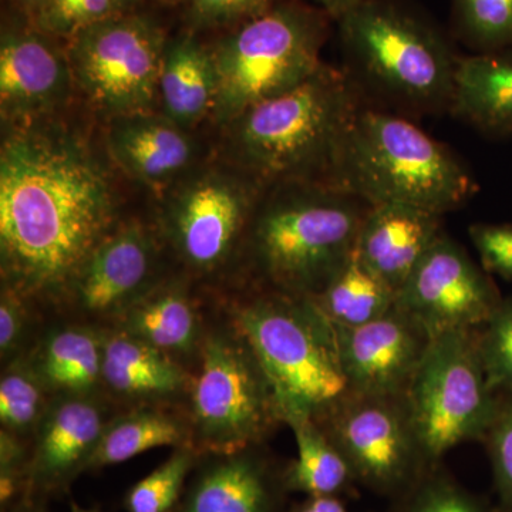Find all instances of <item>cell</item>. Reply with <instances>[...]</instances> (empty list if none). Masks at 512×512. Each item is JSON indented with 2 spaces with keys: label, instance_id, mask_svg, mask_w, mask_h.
I'll use <instances>...</instances> for the list:
<instances>
[{
  "label": "cell",
  "instance_id": "cell-1",
  "mask_svg": "<svg viewBox=\"0 0 512 512\" xmlns=\"http://www.w3.org/2000/svg\"><path fill=\"white\" fill-rule=\"evenodd\" d=\"M123 221L103 165L82 138L43 120L0 148V276L55 316L83 266Z\"/></svg>",
  "mask_w": 512,
  "mask_h": 512
},
{
  "label": "cell",
  "instance_id": "cell-2",
  "mask_svg": "<svg viewBox=\"0 0 512 512\" xmlns=\"http://www.w3.org/2000/svg\"><path fill=\"white\" fill-rule=\"evenodd\" d=\"M369 208L367 202L332 183L265 188L229 289L255 288L313 298L355 254Z\"/></svg>",
  "mask_w": 512,
  "mask_h": 512
},
{
  "label": "cell",
  "instance_id": "cell-3",
  "mask_svg": "<svg viewBox=\"0 0 512 512\" xmlns=\"http://www.w3.org/2000/svg\"><path fill=\"white\" fill-rule=\"evenodd\" d=\"M343 72L366 106L410 120L450 111L460 55L400 0H362L339 19Z\"/></svg>",
  "mask_w": 512,
  "mask_h": 512
},
{
  "label": "cell",
  "instance_id": "cell-4",
  "mask_svg": "<svg viewBox=\"0 0 512 512\" xmlns=\"http://www.w3.org/2000/svg\"><path fill=\"white\" fill-rule=\"evenodd\" d=\"M363 104L342 67L322 63L298 86L225 126L232 165L265 188L335 184L340 148Z\"/></svg>",
  "mask_w": 512,
  "mask_h": 512
},
{
  "label": "cell",
  "instance_id": "cell-5",
  "mask_svg": "<svg viewBox=\"0 0 512 512\" xmlns=\"http://www.w3.org/2000/svg\"><path fill=\"white\" fill-rule=\"evenodd\" d=\"M214 296L255 350L285 424L323 419L353 396L336 328L312 299L255 288Z\"/></svg>",
  "mask_w": 512,
  "mask_h": 512
},
{
  "label": "cell",
  "instance_id": "cell-6",
  "mask_svg": "<svg viewBox=\"0 0 512 512\" xmlns=\"http://www.w3.org/2000/svg\"><path fill=\"white\" fill-rule=\"evenodd\" d=\"M333 183L372 205L404 204L444 215L478 191L446 144L416 121L363 104L350 124Z\"/></svg>",
  "mask_w": 512,
  "mask_h": 512
},
{
  "label": "cell",
  "instance_id": "cell-7",
  "mask_svg": "<svg viewBox=\"0 0 512 512\" xmlns=\"http://www.w3.org/2000/svg\"><path fill=\"white\" fill-rule=\"evenodd\" d=\"M332 22L312 3L284 0L218 40L211 49L217 120L228 126L249 107L308 79L323 63L320 53Z\"/></svg>",
  "mask_w": 512,
  "mask_h": 512
},
{
  "label": "cell",
  "instance_id": "cell-8",
  "mask_svg": "<svg viewBox=\"0 0 512 512\" xmlns=\"http://www.w3.org/2000/svg\"><path fill=\"white\" fill-rule=\"evenodd\" d=\"M188 414L192 447L200 454L266 444L285 424L255 350L217 298L194 372Z\"/></svg>",
  "mask_w": 512,
  "mask_h": 512
},
{
  "label": "cell",
  "instance_id": "cell-9",
  "mask_svg": "<svg viewBox=\"0 0 512 512\" xmlns=\"http://www.w3.org/2000/svg\"><path fill=\"white\" fill-rule=\"evenodd\" d=\"M264 191L234 165L202 171L181 184L153 224L171 271L212 295L228 291Z\"/></svg>",
  "mask_w": 512,
  "mask_h": 512
},
{
  "label": "cell",
  "instance_id": "cell-10",
  "mask_svg": "<svg viewBox=\"0 0 512 512\" xmlns=\"http://www.w3.org/2000/svg\"><path fill=\"white\" fill-rule=\"evenodd\" d=\"M404 402L430 466L460 444L483 441L498 394L485 376L476 330L431 338Z\"/></svg>",
  "mask_w": 512,
  "mask_h": 512
},
{
  "label": "cell",
  "instance_id": "cell-11",
  "mask_svg": "<svg viewBox=\"0 0 512 512\" xmlns=\"http://www.w3.org/2000/svg\"><path fill=\"white\" fill-rule=\"evenodd\" d=\"M167 36L150 16L120 13L69 39L74 83L113 119L150 113L158 97Z\"/></svg>",
  "mask_w": 512,
  "mask_h": 512
},
{
  "label": "cell",
  "instance_id": "cell-12",
  "mask_svg": "<svg viewBox=\"0 0 512 512\" xmlns=\"http://www.w3.org/2000/svg\"><path fill=\"white\" fill-rule=\"evenodd\" d=\"M316 423L348 460L357 483L375 493L399 498L433 467L404 396L353 394Z\"/></svg>",
  "mask_w": 512,
  "mask_h": 512
},
{
  "label": "cell",
  "instance_id": "cell-13",
  "mask_svg": "<svg viewBox=\"0 0 512 512\" xmlns=\"http://www.w3.org/2000/svg\"><path fill=\"white\" fill-rule=\"evenodd\" d=\"M170 272L156 227L123 220L90 256L55 316L114 328Z\"/></svg>",
  "mask_w": 512,
  "mask_h": 512
},
{
  "label": "cell",
  "instance_id": "cell-14",
  "mask_svg": "<svg viewBox=\"0 0 512 512\" xmlns=\"http://www.w3.org/2000/svg\"><path fill=\"white\" fill-rule=\"evenodd\" d=\"M501 301L491 275L444 232L396 296L397 308L431 338L480 329Z\"/></svg>",
  "mask_w": 512,
  "mask_h": 512
},
{
  "label": "cell",
  "instance_id": "cell-15",
  "mask_svg": "<svg viewBox=\"0 0 512 512\" xmlns=\"http://www.w3.org/2000/svg\"><path fill=\"white\" fill-rule=\"evenodd\" d=\"M117 413L104 394L55 396L30 446L28 495L49 500L89 473L107 423Z\"/></svg>",
  "mask_w": 512,
  "mask_h": 512
},
{
  "label": "cell",
  "instance_id": "cell-16",
  "mask_svg": "<svg viewBox=\"0 0 512 512\" xmlns=\"http://www.w3.org/2000/svg\"><path fill=\"white\" fill-rule=\"evenodd\" d=\"M35 26H8L0 39V111L10 126L43 120L69 99L67 50Z\"/></svg>",
  "mask_w": 512,
  "mask_h": 512
},
{
  "label": "cell",
  "instance_id": "cell-17",
  "mask_svg": "<svg viewBox=\"0 0 512 512\" xmlns=\"http://www.w3.org/2000/svg\"><path fill=\"white\" fill-rule=\"evenodd\" d=\"M336 335L357 396L403 397L431 342L429 333L396 305L373 322L336 328Z\"/></svg>",
  "mask_w": 512,
  "mask_h": 512
},
{
  "label": "cell",
  "instance_id": "cell-18",
  "mask_svg": "<svg viewBox=\"0 0 512 512\" xmlns=\"http://www.w3.org/2000/svg\"><path fill=\"white\" fill-rule=\"evenodd\" d=\"M284 471L266 444L201 454L174 512H284Z\"/></svg>",
  "mask_w": 512,
  "mask_h": 512
},
{
  "label": "cell",
  "instance_id": "cell-19",
  "mask_svg": "<svg viewBox=\"0 0 512 512\" xmlns=\"http://www.w3.org/2000/svg\"><path fill=\"white\" fill-rule=\"evenodd\" d=\"M214 309L212 293L185 276L170 272L111 329L167 353L194 375Z\"/></svg>",
  "mask_w": 512,
  "mask_h": 512
},
{
  "label": "cell",
  "instance_id": "cell-20",
  "mask_svg": "<svg viewBox=\"0 0 512 512\" xmlns=\"http://www.w3.org/2000/svg\"><path fill=\"white\" fill-rule=\"evenodd\" d=\"M194 375L174 357L117 329L104 330L101 390L117 412L137 407L188 409Z\"/></svg>",
  "mask_w": 512,
  "mask_h": 512
},
{
  "label": "cell",
  "instance_id": "cell-21",
  "mask_svg": "<svg viewBox=\"0 0 512 512\" xmlns=\"http://www.w3.org/2000/svg\"><path fill=\"white\" fill-rule=\"evenodd\" d=\"M443 215L404 204L372 205L356 242V255L399 292L437 238Z\"/></svg>",
  "mask_w": 512,
  "mask_h": 512
},
{
  "label": "cell",
  "instance_id": "cell-22",
  "mask_svg": "<svg viewBox=\"0 0 512 512\" xmlns=\"http://www.w3.org/2000/svg\"><path fill=\"white\" fill-rule=\"evenodd\" d=\"M107 148L124 173L153 188L180 177L195 156L194 141L185 128L151 113L113 119Z\"/></svg>",
  "mask_w": 512,
  "mask_h": 512
},
{
  "label": "cell",
  "instance_id": "cell-23",
  "mask_svg": "<svg viewBox=\"0 0 512 512\" xmlns=\"http://www.w3.org/2000/svg\"><path fill=\"white\" fill-rule=\"evenodd\" d=\"M104 329L52 316L28 359L53 396L103 394Z\"/></svg>",
  "mask_w": 512,
  "mask_h": 512
},
{
  "label": "cell",
  "instance_id": "cell-24",
  "mask_svg": "<svg viewBox=\"0 0 512 512\" xmlns=\"http://www.w3.org/2000/svg\"><path fill=\"white\" fill-rule=\"evenodd\" d=\"M448 113L485 136H512V52L461 56Z\"/></svg>",
  "mask_w": 512,
  "mask_h": 512
},
{
  "label": "cell",
  "instance_id": "cell-25",
  "mask_svg": "<svg viewBox=\"0 0 512 512\" xmlns=\"http://www.w3.org/2000/svg\"><path fill=\"white\" fill-rule=\"evenodd\" d=\"M217 90L211 49L192 35L168 40L158 87L164 116L187 130L214 111Z\"/></svg>",
  "mask_w": 512,
  "mask_h": 512
},
{
  "label": "cell",
  "instance_id": "cell-26",
  "mask_svg": "<svg viewBox=\"0 0 512 512\" xmlns=\"http://www.w3.org/2000/svg\"><path fill=\"white\" fill-rule=\"evenodd\" d=\"M192 447L190 414L185 407H137L121 410L104 430L90 471L124 463L161 447Z\"/></svg>",
  "mask_w": 512,
  "mask_h": 512
},
{
  "label": "cell",
  "instance_id": "cell-27",
  "mask_svg": "<svg viewBox=\"0 0 512 512\" xmlns=\"http://www.w3.org/2000/svg\"><path fill=\"white\" fill-rule=\"evenodd\" d=\"M296 441L295 460L285 466L288 493L306 497H340L357 483L348 460L328 434L311 417H296L286 423Z\"/></svg>",
  "mask_w": 512,
  "mask_h": 512
},
{
  "label": "cell",
  "instance_id": "cell-28",
  "mask_svg": "<svg viewBox=\"0 0 512 512\" xmlns=\"http://www.w3.org/2000/svg\"><path fill=\"white\" fill-rule=\"evenodd\" d=\"M397 293L353 254L313 303L336 328H355L382 318L396 305Z\"/></svg>",
  "mask_w": 512,
  "mask_h": 512
},
{
  "label": "cell",
  "instance_id": "cell-29",
  "mask_svg": "<svg viewBox=\"0 0 512 512\" xmlns=\"http://www.w3.org/2000/svg\"><path fill=\"white\" fill-rule=\"evenodd\" d=\"M0 367V430L32 446L55 396L37 376L28 356Z\"/></svg>",
  "mask_w": 512,
  "mask_h": 512
},
{
  "label": "cell",
  "instance_id": "cell-30",
  "mask_svg": "<svg viewBox=\"0 0 512 512\" xmlns=\"http://www.w3.org/2000/svg\"><path fill=\"white\" fill-rule=\"evenodd\" d=\"M456 35L474 53L512 52V0H451Z\"/></svg>",
  "mask_w": 512,
  "mask_h": 512
},
{
  "label": "cell",
  "instance_id": "cell-31",
  "mask_svg": "<svg viewBox=\"0 0 512 512\" xmlns=\"http://www.w3.org/2000/svg\"><path fill=\"white\" fill-rule=\"evenodd\" d=\"M201 454L194 447L173 448L171 456L127 491V512H174Z\"/></svg>",
  "mask_w": 512,
  "mask_h": 512
},
{
  "label": "cell",
  "instance_id": "cell-32",
  "mask_svg": "<svg viewBox=\"0 0 512 512\" xmlns=\"http://www.w3.org/2000/svg\"><path fill=\"white\" fill-rule=\"evenodd\" d=\"M476 333L478 353L491 389L498 396H512V298H503Z\"/></svg>",
  "mask_w": 512,
  "mask_h": 512
},
{
  "label": "cell",
  "instance_id": "cell-33",
  "mask_svg": "<svg viewBox=\"0 0 512 512\" xmlns=\"http://www.w3.org/2000/svg\"><path fill=\"white\" fill-rule=\"evenodd\" d=\"M47 319L35 303L0 286V365L28 356Z\"/></svg>",
  "mask_w": 512,
  "mask_h": 512
},
{
  "label": "cell",
  "instance_id": "cell-34",
  "mask_svg": "<svg viewBox=\"0 0 512 512\" xmlns=\"http://www.w3.org/2000/svg\"><path fill=\"white\" fill-rule=\"evenodd\" d=\"M126 0H43L30 16L32 25L52 37H70L127 8Z\"/></svg>",
  "mask_w": 512,
  "mask_h": 512
},
{
  "label": "cell",
  "instance_id": "cell-35",
  "mask_svg": "<svg viewBox=\"0 0 512 512\" xmlns=\"http://www.w3.org/2000/svg\"><path fill=\"white\" fill-rule=\"evenodd\" d=\"M397 501L396 512H487L474 495L441 473L439 466L431 467Z\"/></svg>",
  "mask_w": 512,
  "mask_h": 512
},
{
  "label": "cell",
  "instance_id": "cell-36",
  "mask_svg": "<svg viewBox=\"0 0 512 512\" xmlns=\"http://www.w3.org/2000/svg\"><path fill=\"white\" fill-rule=\"evenodd\" d=\"M483 443L490 457L501 508L512 512V396H498L497 410Z\"/></svg>",
  "mask_w": 512,
  "mask_h": 512
},
{
  "label": "cell",
  "instance_id": "cell-37",
  "mask_svg": "<svg viewBox=\"0 0 512 512\" xmlns=\"http://www.w3.org/2000/svg\"><path fill=\"white\" fill-rule=\"evenodd\" d=\"M188 19L197 28H235L284 0H183Z\"/></svg>",
  "mask_w": 512,
  "mask_h": 512
},
{
  "label": "cell",
  "instance_id": "cell-38",
  "mask_svg": "<svg viewBox=\"0 0 512 512\" xmlns=\"http://www.w3.org/2000/svg\"><path fill=\"white\" fill-rule=\"evenodd\" d=\"M30 444L0 430V510L28 495Z\"/></svg>",
  "mask_w": 512,
  "mask_h": 512
},
{
  "label": "cell",
  "instance_id": "cell-39",
  "mask_svg": "<svg viewBox=\"0 0 512 512\" xmlns=\"http://www.w3.org/2000/svg\"><path fill=\"white\" fill-rule=\"evenodd\" d=\"M471 242L488 274L512 279V225L473 224L468 228Z\"/></svg>",
  "mask_w": 512,
  "mask_h": 512
},
{
  "label": "cell",
  "instance_id": "cell-40",
  "mask_svg": "<svg viewBox=\"0 0 512 512\" xmlns=\"http://www.w3.org/2000/svg\"><path fill=\"white\" fill-rule=\"evenodd\" d=\"M293 512H349L340 497H306Z\"/></svg>",
  "mask_w": 512,
  "mask_h": 512
},
{
  "label": "cell",
  "instance_id": "cell-41",
  "mask_svg": "<svg viewBox=\"0 0 512 512\" xmlns=\"http://www.w3.org/2000/svg\"><path fill=\"white\" fill-rule=\"evenodd\" d=\"M309 2L328 13L333 22H338L362 0H309Z\"/></svg>",
  "mask_w": 512,
  "mask_h": 512
},
{
  "label": "cell",
  "instance_id": "cell-42",
  "mask_svg": "<svg viewBox=\"0 0 512 512\" xmlns=\"http://www.w3.org/2000/svg\"><path fill=\"white\" fill-rule=\"evenodd\" d=\"M2 512H49L46 498L23 497L22 500L10 504L9 507L0 510Z\"/></svg>",
  "mask_w": 512,
  "mask_h": 512
},
{
  "label": "cell",
  "instance_id": "cell-43",
  "mask_svg": "<svg viewBox=\"0 0 512 512\" xmlns=\"http://www.w3.org/2000/svg\"><path fill=\"white\" fill-rule=\"evenodd\" d=\"M20 9L25 10L29 16L36 12L37 8L42 5L43 0H13Z\"/></svg>",
  "mask_w": 512,
  "mask_h": 512
},
{
  "label": "cell",
  "instance_id": "cell-44",
  "mask_svg": "<svg viewBox=\"0 0 512 512\" xmlns=\"http://www.w3.org/2000/svg\"><path fill=\"white\" fill-rule=\"evenodd\" d=\"M70 512H100L99 510H92V508H84L82 505L70 501Z\"/></svg>",
  "mask_w": 512,
  "mask_h": 512
},
{
  "label": "cell",
  "instance_id": "cell-45",
  "mask_svg": "<svg viewBox=\"0 0 512 512\" xmlns=\"http://www.w3.org/2000/svg\"><path fill=\"white\" fill-rule=\"evenodd\" d=\"M161 3H167V5H175V3L183 2V0H158Z\"/></svg>",
  "mask_w": 512,
  "mask_h": 512
},
{
  "label": "cell",
  "instance_id": "cell-46",
  "mask_svg": "<svg viewBox=\"0 0 512 512\" xmlns=\"http://www.w3.org/2000/svg\"><path fill=\"white\" fill-rule=\"evenodd\" d=\"M137 2V0H126L127 5H131V3Z\"/></svg>",
  "mask_w": 512,
  "mask_h": 512
}]
</instances>
